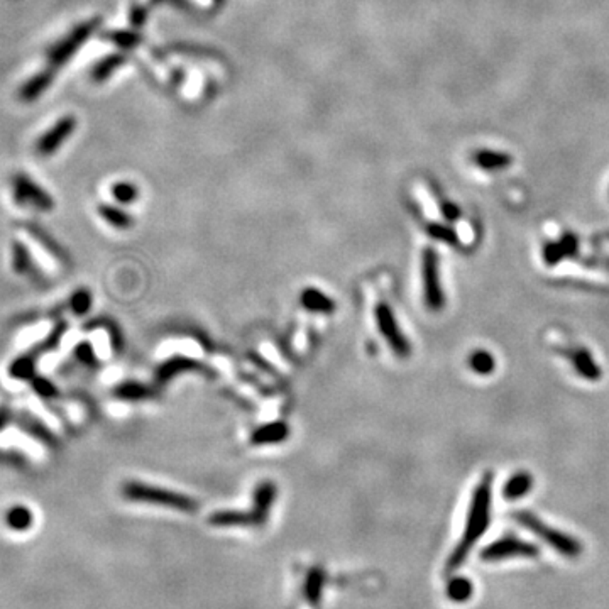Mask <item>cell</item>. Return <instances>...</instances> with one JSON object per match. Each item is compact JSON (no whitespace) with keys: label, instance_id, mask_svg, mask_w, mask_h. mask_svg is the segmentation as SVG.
Returning a JSON list of instances; mask_svg holds the SVG:
<instances>
[{"label":"cell","instance_id":"obj_1","mask_svg":"<svg viewBox=\"0 0 609 609\" xmlns=\"http://www.w3.org/2000/svg\"><path fill=\"white\" fill-rule=\"evenodd\" d=\"M491 496H492V474L486 472L484 478L476 487L474 494H472L471 508H469L466 531H464L462 538L452 552V555L447 560V571H454L466 562L469 552L472 550L476 542L484 535L487 524H490V513H491Z\"/></svg>","mask_w":609,"mask_h":609},{"label":"cell","instance_id":"obj_2","mask_svg":"<svg viewBox=\"0 0 609 609\" xmlns=\"http://www.w3.org/2000/svg\"><path fill=\"white\" fill-rule=\"evenodd\" d=\"M122 494L124 498L132 501V503L156 504V506L171 508V510L183 513H191L198 508L196 499L183 494V492L164 490V487L151 486V484L138 483V480H129V483L124 484Z\"/></svg>","mask_w":609,"mask_h":609},{"label":"cell","instance_id":"obj_3","mask_svg":"<svg viewBox=\"0 0 609 609\" xmlns=\"http://www.w3.org/2000/svg\"><path fill=\"white\" fill-rule=\"evenodd\" d=\"M515 520L520 524H523L527 530H530L533 535H536L538 538H542L545 543L550 545L552 548H555V550L559 552V554H562L564 557L575 559V557L582 552V545L577 542L574 536L548 527V524L543 523L542 520L536 518L531 511H516Z\"/></svg>","mask_w":609,"mask_h":609},{"label":"cell","instance_id":"obj_4","mask_svg":"<svg viewBox=\"0 0 609 609\" xmlns=\"http://www.w3.org/2000/svg\"><path fill=\"white\" fill-rule=\"evenodd\" d=\"M63 332H65V325L58 323L50 334L44 337L41 342L36 344L34 347H31L29 351L24 352V354L15 358L9 364V376L15 381H31L36 376V364L41 355L46 352L53 351L54 347H58V344L61 342Z\"/></svg>","mask_w":609,"mask_h":609},{"label":"cell","instance_id":"obj_5","mask_svg":"<svg viewBox=\"0 0 609 609\" xmlns=\"http://www.w3.org/2000/svg\"><path fill=\"white\" fill-rule=\"evenodd\" d=\"M10 185L15 205L29 207L39 212H51L54 208V200L51 198V195L43 186H39L29 175H14Z\"/></svg>","mask_w":609,"mask_h":609},{"label":"cell","instance_id":"obj_6","mask_svg":"<svg viewBox=\"0 0 609 609\" xmlns=\"http://www.w3.org/2000/svg\"><path fill=\"white\" fill-rule=\"evenodd\" d=\"M374 315L381 335H383L384 340H386L388 346L392 348V352H395L398 358L406 359L408 355L411 354V346L410 342H408V339L404 337L398 322H396L395 314H392L391 308L388 307L386 303H378L376 304Z\"/></svg>","mask_w":609,"mask_h":609},{"label":"cell","instance_id":"obj_7","mask_svg":"<svg viewBox=\"0 0 609 609\" xmlns=\"http://www.w3.org/2000/svg\"><path fill=\"white\" fill-rule=\"evenodd\" d=\"M422 276H423V295L425 303L430 310L439 311L446 303L442 284H440L439 256L434 249H425L422 256Z\"/></svg>","mask_w":609,"mask_h":609},{"label":"cell","instance_id":"obj_8","mask_svg":"<svg viewBox=\"0 0 609 609\" xmlns=\"http://www.w3.org/2000/svg\"><path fill=\"white\" fill-rule=\"evenodd\" d=\"M97 26H98V19H94V21H88L85 24L76 26L75 29L63 39V41H59L56 46L51 47L50 53H47V66L56 70V68L61 66L63 63H66L68 59L75 54V51L78 50L88 38H90V34L94 33Z\"/></svg>","mask_w":609,"mask_h":609},{"label":"cell","instance_id":"obj_9","mask_svg":"<svg viewBox=\"0 0 609 609\" xmlns=\"http://www.w3.org/2000/svg\"><path fill=\"white\" fill-rule=\"evenodd\" d=\"M538 555V548L533 543L524 542V540L515 538V536H506L487 545L483 552H480V559L490 560H504L513 559V557H524V559H535Z\"/></svg>","mask_w":609,"mask_h":609},{"label":"cell","instance_id":"obj_10","mask_svg":"<svg viewBox=\"0 0 609 609\" xmlns=\"http://www.w3.org/2000/svg\"><path fill=\"white\" fill-rule=\"evenodd\" d=\"M76 127V119L73 115H66V117L59 119L58 122L46 131L41 138L36 142V152L39 156H51L58 151V147L73 134Z\"/></svg>","mask_w":609,"mask_h":609},{"label":"cell","instance_id":"obj_11","mask_svg":"<svg viewBox=\"0 0 609 609\" xmlns=\"http://www.w3.org/2000/svg\"><path fill=\"white\" fill-rule=\"evenodd\" d=\"M12 423H14L19 430H22L24 434L29 435L31 439L36 440V442L44 443V446L47 447L56 446V439L54 435L51 434L50 428H47L38 416L29 413V411L14 410V422Z\"/></svg>","mask_w":609,"mask_h":609},{"label":"cell","instance_id":"obj_12","mask_svg":"<svg viewBox=\"0 0 609 609\" xmlns=\"http://www.w3.org/2000/svg\"><path fill=\"white\" fill-rule=\"evenodd\" d=\"M10 266L15 274L26 276V278L31 279H39V274H41L38 266H36L29 247L21 240H12L10 242Z\"/></svg>","mask_w":609,"mask_h":609},{"label":"cell","instance_id":"obj_13","mask_svg":"<svg viewBox=\"0 0 609 609\" xmlns=\"http://www.w3.org/2000/svg\"><path fill=\"white\" fill-rule=\"evenodd\" d=\"M276 494H278V490H276V484L271 483V480H264L259 486H256L254 494H252L251 510L258 518L259 527L266 523L267 518H270V511L276 501Z\"/></svg>","mask_w":609,"mask_h":609},{"label":"cell","instance_id":"obj_14","mask_svg":"<svg viewBox=\"0 0 609 609\" xmlns=\"http://www.w3.org/2000/svg\"><path fill=\"white\" fill-rule=\"evenodd\" d=\"M208 523L214 524V527L227 528V527H259L258 518L249 511H240V510H222L215 511L208 516Z\"/></svg>","mask_w":609,"mask_h":609},{"label":"cell","instance_id":"obj_15","mask_svg":"<svg viewBox=\"0 0 609 609\" xmlns=\"http://www.w3.org/2000/svg\"><path fill=\"white\" fill-rule=\"evenodd\" d=\"M53 80H54V70L47 66V70L39 71V73H36L33 78H29L26 83H24L21 90H19V97H21L22 102H34V100H38L44 91L50 88L51 83H53Z\"/></svg>","mask_w":609,"mask_h":609},{"label":"cell","instance_id":"obj_16","mask_svg":"<svg viewBox=\"0 0 609 609\" xmlns=\"http://www.w3.org/2000/svg\"><path fill=\"white\" fill-rule=\"evenodd\" d=\"M24 228H26L27 234H29L31 237H33L44 251L50 252L51 256H54V259H58L59 263L68 261L65 249L59 246L58 240H56L53 235L50 234V232H46V228L36 226V223H24Z\"/></svg>","mask_w":609,"mask_h":609},{"label":"cell","instance_id":"obj_17","mask_svg":"<svg viewBox=\"0 0 609 609\" xmlns=\"http://www.w3.org/2000/svg\"><path fill=\"white\" fill-rule=\"evenodd\" d=\"M290 428L284 422H272L263 425L261 428L254 432L251 436L252 446H266V443H279L288 439Z\"/></svg>","mask_w":609,"mask_h":609},{"label":"cell","instance_id":"obj_18","mask_svg":"<svg viewBox=\"0 0 609 609\" xmlns=\"http://www.w3.org/2000/svg\"><path fill=\"white\" fill-rule=\"evenodd\" d=\"M571 359H572V364H574L575 371L579 372L582 378H586L587 381H598L601 378V369L598 362L592 359L591 352H589L587 348L579 347V348H574V351H571Z\"/></svg>","mask_w":609,"mask_h":609},{"label":"cell","instance_id":"obj_19","mask_svg":"<svg viewBox=\"0 0 609 609\" xmlns=\"http://www.w3.org/2000/svg\"><path fill=\"white\" fill-rule=\"evenodd\" d=\"M325 577L327 574L320 567H314L308 571L303 584V594L310 606H318L320 599H322L323 586H325Z\"/></svg>","mask_w":609,"mask_h":609},{"label":"cell","instance_id":"obj_20","mask_svg":"<svg viewBox=\"0 0 609 609\" xmlns=\"http://www.w3.org/2000/svg\"><path fill=\"white\" fill-rule=\"evenodd\" d=\"M6 523L12 531H27L34 523V513L31 508L24 506V504H15V506L7 510Z\"/></svg>","mask_w":609,"mask_h":609},{"label":"cell","instance_id":"obj_21","mask_svg":"<svg viewBox=\"0 0 609 609\" xmlns=\"http://www.w3.org/2000/svg\"><path fill=\"white\" fill-rule=\"evenodd\" d=\"M472 159H474V163L478 164L479 168H483V170H487V171L504 170V168L510 166L513 161L511 156L506 154V152L487 151V149L474 152Z\"/></svg>","mask_w":609,"mask_h":609},{"label":"cell","instance_id":"obj_22","mask_svg":"<svg viewBox=\"0 0 609 609\" xmlns=\"http://www.w3.org/2000/svg\"><path fill=\"white\" fill-rule=\"evenodd\" d=\"M302 304L307 310L315 311V314H332L335 310V303L316 288H307L303 291Z\"/></svg>","mask_w":609,"mask_h":609},{"label":"cell","instance_id":"obj_23","mask_svg":"<svg viewBox=\"0 0 609 609\" xmlns=\"http://www.w3.org/2000/svg\"><path fill=\"white\" fill-rule=\"evenodd\" d=\"M533 486V479L530 472H516L515 476H511L508 479V483L504 484L503 496L506 499H520L524 494H528Z\"/></svg>","mask_w":609,"mask_h":609},{"label":"cell","instance_id":"obj_24","mask_svg":"<svg viewBox=\"0 0 609 609\" xmlns=\"http://www.w3.org/2000/svg\"><path fill=\"white\" fill-rule=\"evenodd\" d=\"M472 591H474L472 582L466 577H454V579L448 580L446 587L448 599L454 601V603H464V601L471 599Z\"/></svg>","mask_w":609,"mask_h":609},{"label":"cell","instance_id":"obj_25","mask_svg":"<svg viewBox=\"0 0 609 609\" xmlns=\"http://www.w3.org/2000/svg\"><path fill=\"white\" fill-rule=\"evenodd\" d=\"M469 367H471L476 374L487 376L494 371L496 360L490 352L479 348V351H474L471 355H469Z\"/></svg>","mask_w":609,"mask_h":609},{"label":"cell","instance_id":"obj_26","mask_svg":"<svg viewBox=\"0 0 609 609\" xmlns=\"http://www.w3.org/2000/svg\"><path fill=\"white\" fill-rule=\"evenodd\" d=\"M100 217L105 220L107 223H110L112 227L117 228H126L132 226V219L129 214H126L124 210H120L117 207L112 205H100L98 207Z\"/></svg>","mask_w":609,"mask_h":609},{"label":"cell","instance_id":"obj_27","mask_svg":"<svg viewBox=\"0 0 609 609\" xmlns=\"http://www.w3.org/2000/svg\"><path fill=\"white\" fill-rule=\"evenodd\" d=\"M196 367H198V364H196L195 360L176 358L173 360H170V362L164 364L161 369H159V378L168 379V378H171V376H175L176 372L191 371V369H196Z\"/></svg>","mask_w":609,"mask_h":609},{"label":"cell","instance_id":"obj_28","mask_svg":"<svg viewBox=\"0 0 609 609\" xmlns=\"http://www.w3.org/2000/svg\"><path fill=\"white\" fill-rule=\"evenodd\" d=\"M68 307H70V310L73 311L75 315H85L91 308V293L88 290H85V288L75 291V293L71 295L70 302H68Z\"/></svg>","mask_w":609,"mask_h":609},{"label":"cell","instance_id":"obj_29","mask_svg":"<svg viewBox=\"0 0 609 609\" xmlns=\"http://www.w3.org/2000/svg\"><path fill=\"white\" fill-rule=\"evenodd\" d=\"M427 232L430 237H434L435 240H442V242L448 244V246H457L459 244V237H457L454 228L442 226V223H430L427 227Z\"/></svg>","mask_w":609,"mask_h":609},{"label":"cell","instance_id":"obj_30","mask_svg":"<svg viewBox=\"0 0 609 609\" xmlns=\"http://www.w3.org/2000/svg\"><path fill=\"white\" fill-rule=\"evenodd\" d=\"M149 395L151 391L139 383L120 384L117 390H115V396H119V398H124V399H141V398H147Z\"/></svg>","mask_w":609,"mask_h":609},{"label":"cell","instance_id":"obj_31","mask_svg":"<svg viewBox=\"0 0 609 609\" xmlns=\"http://www.w3.org/2000/svg\"><path fill=\"white\" fill-rule=\"evenodd\" d=\"M31 386H33L36 395L41 396L44 399H53L58 396V388H56V384L51 383L47 378H44V376L36 374L34 378L31 379Z\"/></svg>","mask_w":609,"mask_h":609},{"label":"cell","instance_id":"obj_32","mask_svg":"<svg viewBox=\"0 0 609 609\" xmlns=\"http://www.w3.org/2000/svg\"><path fill=\"white\" fill-rule=\"evenodd\" d=\"M112 196H114L119 203H131L138 198V188L132 185V183H126V182L115 183V185L112 186Z\"/></svg>","mask_w":609,"mask_h":609},{"label":"cell","instance_id":"obj_33","mask_svg":"<svg viewBox=\"0 0 609 609\" xmlns=\"http://www.w3.org/2000/svg\"><path fill=\"white\" fill-rule=\"evenodd\" d=\"M120 61H122V59H120L119 56H110V58H105L103 61H100L98 65L94 68V71H91V78L97 80V82H102V80H105L107 76H109L112 71L117 68Z\"/></svg>","mask_w":609,"mask_h":609},{"label":"cell","instance_id":"obj_34","mask_svg":"<svg viewBox=\"0 0 609 609\" xmlns=\"http://www.w3.org/2000/svg\"><path fill=\"white\" fill-rule=\"evenodd\" d=\"M73 355L80 364H85V366H94V364H97L94 347H91L88 342L78 344V346L73 348Z\"/></svg>","mask_w":609,"mask_h":609},{"label":"cell","instance_id":"obj_35","mask_svg":"<svg viewBox=\"0 0 609 609\" xmlns=\"http://www.w3.org/2000/svg\"><path fill=\"white\" fill-rule=\"evenodd\" d=\"M564 258H566V252L562 249L560 240L559 242H548L547 246L543 247V259L548 266H554V264L562 261Z\"/></svg>","mask_w":609,"mask_h":609},{"label":"cell","instance_id":"obj_36","mask_svg":"<svg viewBox=\"0 0 609 609\" xmlns=\"http://www.w3.org/2000/svg\"><path fill=\"white\" fill-rule=\"evenodd\" d=\"M560 244H562V249L566 252V256L568 258H572V256L577 254V249H579V240L574 234H564L562 239H560Z\"/></svg>","mask_w":609,"mask_h":609},{"label":"cell","instance_id":"obj_37","mask_svg":"<svg viewBox=\"0 0 609 609\" xmlns=\"http://www.w3.org/2000/svg\"><path fill=\"white\" fill-rule=\"evenodd\" d=\"M440 210H442L443 217H446L447 220H450V222H454V220L459 219V215H460V208L452 202L440 203Z\"/></svg>","mask_w":609,"mask_h":609},{"label":"cell","instance_id":"obj_38","mask_svg":"<svg viewBox=\"0 0 609 609\" xmlns=\"http://www.w3.org/2000/svg\"><path fill=\"white\" fill-rule=\"evenodd\" d=\"M12 422H14V410H10L9 406H0V432L6 430Z\"/></svg>","mask_w":609,"mask_h":609},{"label":"cell","instance_id":"obj_39","mask_svg":"<svg viewBox=\"0 0 609 609\" xmlns=\"http://www.w3.org/2000/svg\"><path fill=\"white\" fill-rule=\"evenodd\" d=\"M107 38H110L112 41L120 44V46H131V44H134V36L127 34V33H110L107 34Z\"/></svg>","mask_w":609,"mask_h":609}]
</instances>
